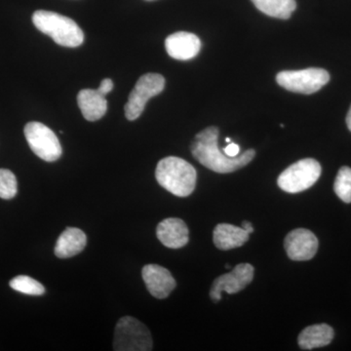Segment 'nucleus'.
Returning a JSON list of instances; mask_svg holds the SVG:
<instances>
[{
    "instance_id": "obj_1",
    "label": "nucleus",
    "mask_w": 351,
    "mask_h": 351,
    "mask_svg": "<svg viewBox=\"0 0 351 351\" xmlns=\"http://www.w3.org/2000/svg\"><path fill=\"white\" fill-rule=\"evenodd\" d=\"M219 129L211 126L199 132L191 144L193 157L208 169L226 174L241 169L253 160L255 149H248L242 154L230 157L223 154L218 145Z\"/></svg>"
},
{
    "instance_id": "obj_2",
    "label": "nucleus",
    "mask_w": 351,
    "mask_h": 351,
    "mask_svg": "<svg viewBox=\"0 0 351 351\" xmlns=\"http://www.w3.org/2000/svg\"><path fill=\"white\" fill-rule=\"evenodd\" d=\"M156 178L158 184L172 195L186 197L195 191L197 174L195 168L188 161L169 156L157 164Z\"/></svg>"
},
{
    "instance_id": "obj_3",
    "label": "nucleus",
    "mask_w": 351,
    "mask_h": 351,
    "mask_svg": "<svg viewBox=\"0 0 351 351\" xmlns=\"http://www.w3.org/2000/svg\"><path fill=\"white\" fill-rule=\"evenodd\" d=\"M32 23L36 29L49 36L53 40L64 47L75 48L84 41V34L75 21L66 16L38 10L32 15Z\"/></svg>"
},
{
    "instance_id": "obj_4",
    "label": "nucleus",
    "mask_w": 351,
    "mask_h": 351,
    "mask_svg": "<svg viewBox=\"0 0 351 351\" xmlns=\"http://www.w3.org/2000/svg\"><path fill=\"white\" fill-rule=\"evenodd\" d=\"M151 332L144 323L131 316L120 318L115 327L113 350L115 351H149L152 350Z\"/></svg>"
},
{
    "instance_id": "obj_5",
    "label": "nucleus",
    "mask_w": 351,
    "mask_h": 351,
    "mask_svg": "<svg viewBox=\"0 0 351 351\" xmlns=\"http://www.w3.org/2000/svg\"><path fill=\"white\" fill-rule=\"evenodd\" d=\"M321 171V165L315 159H302L284 170L279 176L277 184L286 193H302L318 181Z\"/></svg>"
},
{
    "instance_id": "obj_6",
    "label": "nucleus",
    "mask_w": 351,
    "mask_h": 351,
    "mask_svg": "<svg viewBox=\"0 0 351 351\" xmlns=\"http://www.w3.org/2000/svg\"><path fill=\"white\" fill-rule=\"evenodd\" d=\"M329 80V73L317 68L281 71L276 75V82L281 87L294 93L306 95L319 91Z\"/></svg>"
},
{
    "instance_id": "obj_7",
    "label": "nucleus",
    "mask_w": 351,
    "mask_h": 351,
    "mask_svg": "<svg viewBox=\"0 0 351 351\" xmlns=\"http://www.w3.org/2000/svg\"><path fill=\"white\" fill-rule=\"evenodd\" d=\"M24 133L32 151L43 160L54 162L63 154L56 134L40 122H29L25 126Z\"/></svg>"
},
{
    "instance_id": "obj_8",
    "label": "nucleus",
    "mask_w": 351,
    "mask_h": 351,
    "mask_svg": "<svg viewBox=\"0 0 351 351\" xmlns=\"http://www.w3.org/2000/svg\"><path fill=\"white\" fill-rule=\"evenodd\" d=\"M165 87V78L158 73H147L138 78L135 87L129 95L125 105L126 119L134 121L144 112L147 101L160 94Z\"/></svg>"
},
{
    "instance_id": "obj_9",
    "label": "nucleus",
    "mask_w": 351,
    "mask_h": 351,
    "mask_svg": "<svg viewBox=\"0 0 351 351\" xmlns=\"http://www.w3.org/2000/svg\"><path fill=\"white\" fill-rule=\"evenodd\" d=\"M254 271L250 263H239L232 271L215 279L210 290V298L217 302L221 301L223 291L228 294H237L252 282Z\"/></svg>"
},
{
    "instance_id": "obj_10",
    "label": "nucleus",
    "mask_w": 351,
    "mask_h": 351,
    "mask_svg": "<svg viewBox=\"0 0 351 351\" xmlns=\"http://www.w3.org/2000/svg\"><path fill=\"white\" fill-rule=\"evenodd\" d=\"M284 247L291 260L298 262L308 261L317 253L318 239L311 230L297 228L288 233Z\"/></svg>"
},
{
    "instance_id": "obj_11",
    "label": "nucleus",
    "mask_w": 351,
    "mask_h": 351,
    "mask_svg": "<svg viewBox=\"0 0 351 351\" xmlns=\"http://www.w3.org/2000/svg\"><path fill=\"white\" fill-rule=\"evenodd\" d=\"M142 276L147 290L156 299H166L177 285L169 270L158 265H145Z\"/></svg>"
},
{
    "instance_id": "obj_12",
    "label": "nucleus",
    "mask_w": 351,
    "mask_h": 351,
    "mask_svg": "<svg viewBox=\"0 0 351 351\" xmlns=\"http://www.w3.org/2000/svg\"><path fill=\"white\" fill-rule=\"evenodd\" d=\"M165 47L173 59L188 61L197 56L201 49V41L198 36L191 32H175L166 38Z\"/></svg>"
},
{
    "instance_id": "obj_13",
    "label": "nucleus",
    "mask_w": 351,
    "mask_h": 351,
    "mask_svg": "<svg viewBox=\"0 0 351 351\" xmlns=\"http://www.w3.org/2000/svg\"><path fill=\"white\" fill-rule=\"evenodd\" d=\"M157 239L171 249H179L189 243V228L184 221L178 218L163 219L156 228Z\"/></svg>"
},
{
    "instance_id": "obj_14",
    "label": "nucleus",
    "mask_w": 351,
    "mask_h": 351,
    "mask_svg": "<svg viewBox=\"0 0 351 351\" xmlns=\"http://www.w3.org/2000/svg\"><path fill=\"white\" fill-rule=\"evenodd\" d=\"M77 104L88 121H97L106 114L108 101L98 89H83L77 95Z\"/></svg>"
},
{
    "instance_id": "obj_15",
    "label": "nucleus",
    "mask_w": 351,
    "mask_h": 351,
    "mask_svg": "<svg viewBox=\"0 0 351 351\" xmlns=\"http://www.w3.org/2000/svg\"><path fill=\"white\" fill-rule=\"evenodd\" d=\"M87 244L86 234L80 228H68L58 239L55 255L60 258H68L78 255Z\"/></svg>"
},
{
    "instance_id": "obj_16",
    "label": "nucleus",
    "mask_w": 351,
    "mask_h": 351,
    "mask_svg": "<svg viewBox=\"0 0 351 351\" xmlns=\"http://www.w3.org/2000/svg\"><path fill=\"white\" fill-rule=\"evenodd\" d=\"M249 237L250 234L243 228L230 223H219L215 228L213 233L217 248L225 251L241 247L248 241Z\"/></svg>"
},
{
    "instance_id": "obj_17",
    "label": "nucleus",
    "mask_w": 351,
    "mask_h": 351,
    "mask_svg": "<svg viewBox=\"0 0 351 351\" xmlns=\"http://www.w3.org/2000/svg\"><path fill=\"white\" fill-rule=\"evenodd\" d=\"M334 336V330L329 325L316 324L302 330L298 343L302 350H311L329 345Z\"/></svg>"
},
{
    "instance_id": "obj_18",
    "label": "nucleus",
    "mask_w": 351,
    "mask_h": 351,
    "mask_svg": "<svg viewBox=\"0 0 351 351\" xmlns=\"http://www.w3.org/2000/svg\"><path fill=\"white\" fill-rule=\"evenodd\" d=\"M252 2L261 12L277 19H289L297 8L295 0H252Z\"/></svg>"
},
{
    "instance_id": "obj_19",
    "label": "nucleus",
    "mask_w": 351,
    "mask_h": 351,
    "mask_svg": "<svg viewBox=\"0 0 351 351\" xmlns=\"http://www.w3.org/2000/svg\"><path fill=\"white\" fill-rule=\"evenodd\" d=\"M10 287L25 295H41L45 293L43 284L27 276H16L10 281Z\"/></svg>"
},
{
    "instance_id": "obj_20",
    "label": "nucleus",
    "mask_w": 351,
    "mask_h": 351,
    "mask_svg": "<svg viewBox=\"0 0 351 351\" xmlns=\"http://www.w3.org/2000/svg\"><path fill=\"white\" fill-rule=\"evenodd\" d=\"M334 191L339 199L351 203V168L343 166L335 180Z\"/></svg>"
},
{
    "instance_id": "obj_21",
    "label": "nucleus",
    "mask_w": 351,
    "mask_h": 351,
    "mask_svg": "<svg viewBox=\"0 0 351 351\" xmlns=\"http://www.w3.org/2000/svg\"><path fill=\"white\" fill-rule=\"evenodd\" d=\"M18 184L16 176L8 169H0V198L12 199L17 195Z\"/></svg>"
},
{
    "instance_id": "obj_22",
    "label": "nucleus",
    "mask_w": 351,
    "mask_h": 351,
    "mask_svg": "<svg viewBox=\"0 0 351 351\" xmlns=\"http://www.w3.org/2000/svg\"><path fill=\"white\" fill-rule=\"evenodd\" d=\"M113 89V82L112 80L110 78H105L103 82H101L100 87L98 88V91L100 92L101 94L107 95L112 92Z\"/></svg>"
},
{
    "instance_id": "obj_23",
    "label": "nucleus",
    "mask_w": 351,
    "mask_h": 351,
    "mask_svg": "<svg viewBox=\"0 0 351 351\" xmlns=\"http://www.w3.org/2000/svg\"><path fill=\"white\" fill-rule=\"evenodd\" d=\"M223 152L228 156L235 157L239 156L240 147L239 145L234 144V143H230V145L225 147Z\"/></svg>"
},
{
    "instance_id": "obj_24",
    "label": "nucleus",
    "mask_w": 351,
    "mask_h": 351,
    "mask_svg": "<svg viewBox=\"0 0 351 351\" xmlns=\"http://www.w3.org/2000/svg\"><path fill=\"white\" fill-rule=\"evenodd\" d=\"M241 228H243L244 230H246V232H248L249 234H250V233L254 232V228L253 226H252L250 221H243V223H242Z\"/></svg>"
},
{
    "instance_id": "obj_25",
    "label": "nucleus",
    "mask_w": 351,
    "mask_h": 351,
    "mask_svg": "<svg viewBox=\"0 0 351 351\" xmlns=\"http://www.w3.org/2000/svg\"><path fill=\"white\" fill-rule=\"evenodd\" d=\"M346 124H348V129L351 131V107L350 112L348 113V117H346Z\"/></svg>"
},
{
    "instance_id": "obj_26",
    "label": "nucleus",
    "mask_w": 351,
    "mask_h": 351,
    "mask_svg": "<svg viewBox=\"0 0 351 351\" xmlns=\"http://www.w3.org/2000/svg\"><path fill=\"white\" fill-rule=\"evenodd\" d=\"M226 142H228V143H230V138H226Z\"/></svg>"
}]
</instances>
